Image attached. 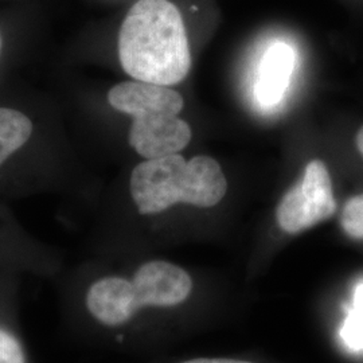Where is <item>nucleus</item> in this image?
<instances>
[{"mask_svg":"<svg viewBox=\"0 0 363 363\" xmlns=\"http://www.w3.org/2000/svg\"><path fill=\"white\" fill-rule=\"evenodd\" d=\"M118 58L136 81L177 85L191 69V52L181 13L169 0H139L118 33Z\"/></svg>","mask_w":363,"mask_h":363,"instance_id":"1","label":"nucleus"},{"mask_svg":"<svg viewBox=\"0 0 363 363\" xmlns=\"http://www.w3.org/2000/svg\"><path fill=\"white\" fill-rule=\"evenodd\" d=\"M130 195L140 214H157L177 205H218L228 191L220 163L210 156L186 160L178 154L147 159L130 175Z\"/></svg>","mask_w":363,"mask_h":363,"instance_id":"2","label":"nucleus"},{"mask_svg":"<svg viewBox=\"0 0 363 363\" xmlns=\"http://www.w3.org/2000/svg\"><path fill=\"white\" fill-rule=\"evenodd\" d=\"M108 103L133 117L130 147L145 159L178 154L191 140L190 125L178 117L183 97L169 86L125 81L108 91Z\"/></svg>","mask_w":363,"mask_h":363,"instance_id":"3","label":"nucleus"},{"mask_svg":"<svg viewBox=\"0 0 363 363\" xmlns=\"http://www.w3.org/2000/svg\"><path fill=\"white\" fill-rule=\"evenodd\" d=\"M337 211L333 178L323 160L313 159L298 184L286 193L276 210V220L286 233L298 234L331 218Z\"/></svg>","mask_w":363,"mask_h":363,"instance_id":"4","label":"nucleus"},{"mask_svg":"<svg viewBox=\"0 0 363 363\" xmlns=\"http://www.w3.org/2000/svg\"><path fill=\"white\" fill-rule=\"evenodd\" d=\"M139 310L143 307H174L189 298L193 281L189 273L167 261L142 265L130 281Z\"/></svg>","mask_w":363,"mask_h":363,"instance_id":"5","label":"nucleus"},{"mask_svg":"<svg viewBox=\"0 0 363 363\" xmlns=\"http://www.w3.org/2000/svg\"><path fill=\"white\" fill-rule=\"evenodd\" d=\"M86 307L105 325H124L139 311L132 283L123 277H104L89 288Z\"/></svg>","mask_w":363,"mask_h":363,"instance_id":"6","label":"nucleus"},{"mask_svg":"<svg viewBox=\"0 0 363 363\" xmlns=\"http://www.w3.org/2000/svg\"><path fill=\"white\" fill-rule=\"evenodd\" d=\"M294 65L295 54L286 43H276L265 52L256 84V97L264 108L276 106L283 100Z\"/></svg>","mask_w":363,"mask_h":363,"instance_id":"7","label":"nucleus"},{"mask_svg":"<svg viewBox=\"0 0 363 363\" xmlns=\"http://www.w3.org/2000/svg\"><path fill=\"white\" fill-rule=\"evenodd\" d=\"M30 118L10 108H0V166L31 138Z\"/></svg>","mask_w":363,"mask_h":363,"instance_id":"8","label":"nucleus"},{"mask_svg":"<svg viewBox=\"0 0 363 363\" xmlns=\"http://www.w3.org/2000/svg\"><path fill=\"white\" fill-rule=\"evenodd\" d=\"M340 335L352 350H363V283L355 289L354 304L342 327Z\"/></svg>","mask_w":363,"mask_h":363,"instance_id":"9","label":"nucleus"},{"mask_svg":"<svg viewBox=\"0 0 363 363\" xmlns=\"http://www.w3.org/2000/svg\"><path fill=\"white\" fill-rule=\"evenodd\" d=\"M340 226L352 240H363V193L346 201L340 213Z\"/></svg>","mask_w":363,"mask_h":363,"instance_id":"10","label":"nucleus"},{"mask_svg":"<svg viewBox=\"0 0 363 363\" xmlns=\"http://www.w3.org/2000/svg\"><path fill=\"white\" fill-rule=\"evenodd\" d=\"M0 363H25V354L15 337L0 330Z\"/></svg>","mask_w":363,"mask_h":363,"instance_id":"11","label":"nucleus"},{"mask_svg":"<svg viewBox=\"0 0 363 363\" xmlns=\"http://www.w3.org/2000/svg\"><path fill=\"white\" fill-rule=\"evenodd\" d=\"M182 363H253L247 362V361H237V359H225V358H218V359H208V358H199V359H193L187 362Z\"/></svg>","mask_w":363,"mask_h":363,"instance_id":"12","label":"nucleus"},{"mask_svg":"<svg viewBox=\"0 0 363 363\" xmlns=\"http://www.w3.org/2000/svg\"><path fill=\"white\" fill-rule=\"evenodd\" d=\"M354 143H355V150L363 159V124L355 132V138H354Z\"/></svg>","mask_w":363,"mask_h":363,"instance_id":"13","label":"nucleus"},{"mask_svg":"<svg viewBox=\"0 0 363 363\" xmlns=\"http://www.w3.org/2000/svg\"><path fill=\"white\" fill-rule=\"evenodd\" d=\"M0 46H1V40H0Z\"/></svg>","mask_w":363,"mask_h":363,"instance_id":"14","label":"nucleus"}]
</instances>
